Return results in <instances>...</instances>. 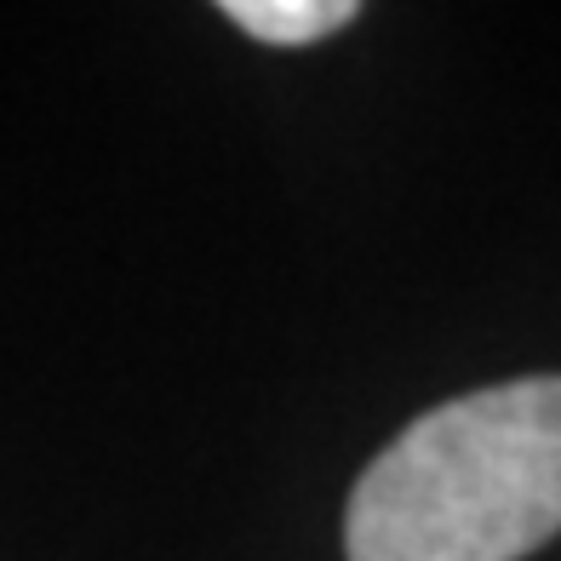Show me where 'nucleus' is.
<instances>
[{"label":"nucleus","instance_id":"f257e3e1","mask_svg":"<svg viewBox=\"0 0 561 561\" xmlns=\"http://www.w3.org/2000/svg\"><path fill=\"white\" fill-rule=\"evenodd\" d=\"M561 533V378L470 390L362 470L350 561H522Z\"/></svg>","mask_w":561,"mask_h":561},{"label":"nucleus","instance_id":"f03ea898","mask_svg":"<svg viewBox=\"0 0 561 561\" xmlns=\"http://www.w3.org/2000/svg\"><path fill=\"white\" fill-rule=\"evenodd\" d=\"M224 18H236L252 41L310 46L321 35L344 30V23L355 18V0H229Z\"/></svg>","mask_w":561,"mask_h":561}]
</instances>
